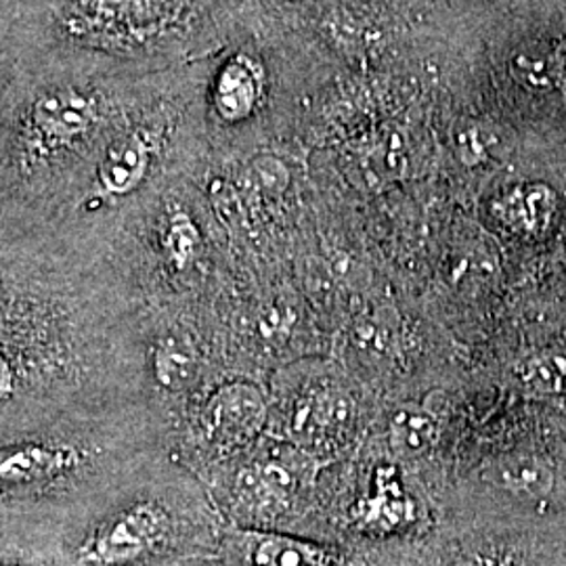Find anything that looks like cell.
Returning <instances> with one entry per match:
<instances>
[{
    "mask_svg": "<svg viewBox=\"0 0 566 566\" xmlns=\"http://www.w3.org/2000/svg\"><path fill=\"white\" fill-rule=\"evenodd\" d=\"M212 0H60L51 30L67 46L116 61H143L177 49Z\"/></svg>",
    "mask_w": 566,
    "mask_h": 566,
    "instance_id": "6da1fadb",
    "label": "cell"
},
{
    "mask_svg": "<svg viewBox=\"0 0 566 566\" xmlns=\"http://www.w3.org/2000/svg\"><path fill=\"white\" fill-rule=\"evenodd\" d=\"M116 114L93 82H46L11 116L13 143L28 163L53 160L91 142Z\"/></svg>",
    "mask_w": 566,
    "mask_h": 566,
    "instance_id": "7a4b0ae2",
    "label": "cell"
},
{
    "mask_svg": "<svg viewBox=\"0 0 566 566\" xmlns=\"http://www.w3.org/2000/svg\"><path fill=\"white\" fill-rule=\"evenodd\" d=\"M271 99V76L261 49L240 46L214 67L208 86L210 118L223 128L259 120Z\"/></svg>",
    "mask_w": 566,
    "mask_h": 566,
    "instance_id": "3957f363",
    "label": "cell"
},
{
    "mask_svg": "<svg viewBox=\"0 0 566 566\" xmlns=\"http://www.w3.org/2000/svg\"><path fill=\"white\" fill-rule=\"evenodd\" d=\"M166 118L158 114L139 116L122 133H116L97 163V187L103 196L122 198L147 179L163 149Z\"/></svg>",
    "mask_w": 566,
    "mask_h": 566,
    "instance_id": "277c9868",
    "label": "cell"
},
{
    "mask_svg": "<svg viewBox=\"0 0 566 566\" xmlns=\"http://www.w3.org/2000/svg\"><path fill=\"white\" fill-rule=\"evenodd\" d=\"M168 531L163 507L139 504L107 521L82 547V560L95 566H124L160 546Z\"/></svg>",
    "mask_w": 566,
    "mask_h": 566,
    "instance_id": "5b68a950",
    "label": "cell"
},
{
    "mask_svg": "<svg viewBox=\"0 0 566 566\" xmlns=\"http://www.w3.org/2000/svg\"><path fill=\"white\" fill-rule=\"evenodd\" d=\"M266 420V403L256 386L245 382L224 385L208 399L203 428L212 443L240 447L256 437Z\"/></svg>",
    "mask_w": 566,
    "mask_h": 566,
    "instance_id": "8992f818",
    "label": "cell"
},
{
    "mask_svg": "<svg viewBox=\"0 0 566 566\" xmlns=\"http://www.w3.org/2000/svg\"><path fill=\"white\" fill-rule=\"evenodd\" d=\"M491 212L512 235L542 240L560 214V196L547 182H518L493 200Z\"/></svg>",
    "mask_w": 566,
    "mask_h": 566,
    "instance_id": "52a82bcc",
    "label": "cell"
},
{
    "mask_svg": "<svg viewBox=\"0 0 566 566\" xmlns=\"http://www.w3.org/2000/svg\"><path fill=\"white\" fill-rule=\"evenodd\" d=\"M242 537L252 566H353L340 554L296 537L277 533H245Z\"/></svg>",
    "mask_w": 566,
    "mask_h": 566,
    "instance_id": "ba28073f",
    "label": "cell"
},
{
    "mask_svg": "<svg viewBox=\"0 0 566 566\" xmlns=\"http://www.w3.org/2000/svg\"><path fill=\"white\" fill-rule=\"evenodd\" d=\"M359 518L365 526L378 531H392L413 518V504L405 495L395 468L378 470L374 493L361 504Z\"/></svg>",
    "mask_w": 566,
    "mask_h": 566,
    "instance_id": "9c48e42d",
    "label": "cell"
},
{
    "mask_svg": "<svg viewBox=\"0 0 566 566\" xmlns=\"http://www.w3.org/2000/svg\"><path fill=\"white\" fill-rule=\"evenodd\" d=\"M74 464V453L67 449L28 446L4 453L0 472L7 485H23L55 476Z\"/></svg>",
    "mask_w": 566,
    "mask_h": 566,
    "instance_id": "30bf717a",
    "label": "cell"
},
{
    "mask_svg": "<svg viewBox=\"0 0 566 566\" xmlns=\"http://www.w3.org/2000/svg\"><path fill=\"white\" fill-rule=\"evenodd\" d=\"M516 376L528 390L542 395H565L566 348H546L528 355L516 365Z\"/></svg>",
    "mask_w": 566,
    "mask_h": 566,
    "instance_id": "8fae6325",
    "label": "cell"
},
{
    "mask_svg": "<svg viewBox=\"0 0 566 566\" xmlns=\"http://www.w3.org/2000/svg\"><path fill=\"white\" fill-rule=\"evenodd\" d=\"M350 403L343 395L322 390L308 399L294 418L296 430L311 434V437H327L329 432L338 430L348 420Z\"/></svg>",
    "mask_w": 566,
    "mask_h": 566,
    "instance_id": "7c38bea8",
    "label": "cell"
},
{
    "mask_svg": "<svg viewBox=\"0 0 566 566\" xmlns=\"http://www.w3.org/2000/svg\"><path fill=\"white\" fill-rule=\"evenodd\" d=\"M497 485L514 493H547L554 485V474L546 464L531 455H514L495 470Z\"/></svg>",
    "mask_w": 566,
    "mask_h": 566,
    "instance_id": "4fadbf2b",
    "label": "cell"
},
{
    "mask_svg": "<svg viewBox=\"0 0 566 566\" xmlns=\"http://www.w3.org/2000/svg\"><path fill=\"white\" fill-rule=\"evenodd\" d=\"M154 365L158 380L170 390H181L185 386L191 385L198 376L193 350L177 340H166L163 346H158Z\"/></svg>",
    "mask_w": 566,
    "mask_h": 566,
    "instance_id": "5bb4252c",
    "label": "cell"
},
{
    "mask_svg": "<svg viewBox=\"0 0 566 566\" xmlns=\"http://www.w3.org/2000/svg\"><path fill=\"white\" fill-rule=\"evenodd\" d=\"M432 439H434V422L422 411L405 409L392 420V441L401 451L418 453L430 446Z\"/></svg>",
    "mask_w": 566,
    "mask_h": 566,
    "instance_id": "9a60e30c",
    "label": "cell"
},
{
    "mask_svg": "<svg viewBox=\"0 0 566 566\" xmlns=\"http://www.w3.org/2000/svg\"><path fill=\"white\" fill-rule=\"evenodd\" d=\"M512 72L518 81L525 82L531 88H544L549 91L558 84V72L560 67L552 61V57H539L523 53L512 63Z\"/></svg>",
    "mask_w": 566,
    "mask_h": 566,
    "instance_id": "2e32d148",
    "label": "cell"
},
{
    "mask_svg": "<svg viewBox=\"0 0 566 566\" xmlns=\"http://www.w3.org/2000/svg\"><path fill=\"white\" fill-rule=\"evenodd\" d=\"M196 243H198V233L191 221L182 214H177L170 224H168V233H166V248L172 256V261L182 266L191 259V254L196 252Z\"/></svg>",
    "mask_w": 566,
    "mask_h": 566,
    "instance_id": "e0dca14e",
    "label": "cell"
},
{
    "mask_svg": "<svg viewBox=\"0 0 566 566\" xmlns=\"http://www.w3.org/2000/svg\"><path fill=\"white\" fill-rule=\"evenodd\" d=\"M451 566H483L479 560H470V558H465V560H458L455 565Z\"/></svg>",
    "mask_w": 566,
    "mask_h": 566,
    "instance_id": "ac0fdd59",
    "label": "cell"
},
{
    "mask_svg": "<svg viewBox=\"0 0 566 566\" xmlns=\"http://www.w3.org/2000/svg\"><path fill=\"white\" fill-rule=\"evenodd\" d=\"M4 566H7V565H4ZM9 566H15V565H9Z\"/></svg>",
    "mask_w": 566,
    "mask_h": 566,
    "instance_id": "d6986e66",
    "label": "cell"
}]
</instances>
